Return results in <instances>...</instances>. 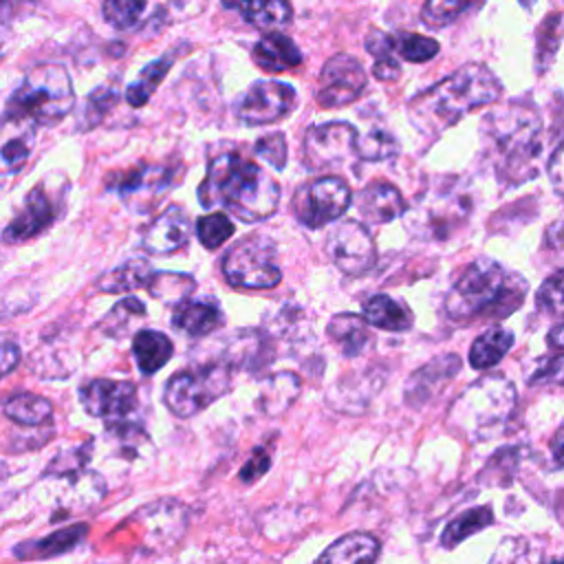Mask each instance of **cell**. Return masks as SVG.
<instances>
[{"instance_id":"obj_44","label":"cell","mask_w":564,"mask_h":564,"mask_svg":"<svg viewBox=\"0 0 564 564\" xmlns=\"http://www.w3.org/2000/svg\"><path fill=\"white\" fill-rule=\"evenodd\" d=\"M535 304L546 315L564 317V271H555L540 284L535 293Z\"/></svg>"},{"instance_id":"obj_22","label":"cell","mask_w":564,"mask_h":564,"mask_svg":"<svg viewBox=\"0 0 564 564\" xmlns=\"http://www.w3.org/2000/svg\"><path fill=\"white\" fill-rule=\"evenodd\" d=\"M253 62L267 73H282L302 62L300 48L284 33L271 31L262 35L253 46Z\"/></svg>"},{"instance_id":"obj_29","label":"cell","mask_w":564,"mask_h":564,"mask_svg":"<svg viewBox=\"0 0 564 564\" xmlns=\"http://www.w3.org/2000/svg\"><path fill=\"white\" fill-rule=\"evenodd\" d=\"M88 527L86 524H73L68 529L53 531L51 535L35 540V542H24L15 549V555L20 560H42V557H55L59 553L70 551L86 538Z\"/></svg>"},{"instance_id":"obj_42","label":"cell","mask_w":564,"mask_h":564,"mask_svg":"<svg viewBox=\"0 0 564 564\" xmlns=\"http://www.w3.org/2000/svg\"><path fill=\"white\" fill-rule=\"evenodd\" d=\"M399 152V141L388 130H368L357 137V156L364 161H386Z\"/></svg>"},{"instance_id":"obj_6","label":"cell","mask_w":564,"mask_h":564,"mask_svg":"<svg viewBox=\"0 0 564 564\" xmlns=\"http://www.w3.org/2000/svg\"><path fill=\"white\" fill-rule=\"evenodd\" d=\"M75 106L70 77L59 64H35L7 101L4 115L44 128L59 123Z\"/></svg>"},{"instance_id":"obj_26","label":"cell","mask_w":564,"mask_h":564,"mask_svg":"<svg viewBox=\"0 0 564 564\" xmlns=\"http://www.w3.org/2000/svg\"><path fill=\"white\" fill-rule=\"evenodd\" d=\"M156 271H152L150 262L145 258H130L121 262L119 267L106 271L97 280V289L101 293H126L134 291L139 286H148Z\"/></svg>"},{"instance_id":"obj_1","label":"cell","mask_w":564,"mask_h":564,"mask_svg":"<svg viewBox=\"0 0 564 564\" xmlns=\"http://www.w3.org/2000/svg\"><path fill=\"white\" fill-rule=\"evenodd\" d=\"M198 200L203 207L223 205L240 220L256 223L278 209L280 185L258 163L238 152H223L212 159L198 187Z\"/></svg>"},{"instance_id":"obj_9","label":"cell","mask_w":564,"mask_h":564,"mask_svg":"<svg viewBox=\"0 0 564 564\" xmlns=\"http://www.w3.org/2000/svg\"><path fill=\"white\" fill-rule=\"evenodd\" d=\"M350 187L339 176H322L302 185L293 196V214L304 227L319 229L350 207Z\"/></svg>"},{"instance_id":"obj_12","label":"cell","mask_w":564,"mask_h":564,"mask_svg":"<svg viewBox=\"0 0 564 564\" xmlns=\"http://www.w3.org/2000/svg\"><path fill=\"white\" fill-rule=\"evenodd\" d=\"M357 130L346 121L311 126L304 134V161L311 170H324L344 163L357 152Z\"/></svg>"},{"instance_id":"obj_15","label":"cell","mask_w":564,"mask_h":564,"mask_svg":"<svg viewBox=\"0 0 564 564\" xmlns=\"http://www.w3.org/2000/svg\"><path fill=\"white\" fill-rule=\"evenodd\" d=\"M57 212L53 205L51 194L44 187V181L37 183L22 203V209L13 216V220L2 229V242L7 245H20L35 236H40L44 229L51 227Z\"/></svg>"},{"instance_id":"obj_54","label":"cell","mask_w":564,"mask_h":564,"mask_svg":"<svg viewBox=\"0 0 564 564\" xmlns=\"http://www.w3.org/2000/svg\"><path fill=\"white\" fill-rule=\"evenodd\" d=\"M546 245L553 249H564V223L551 225V229L546 231Z\"/></svg>"},{"instance_id":"obj_33","label":"cell","mask_w":564,"mask_h":564,"mask_svg":"<svg viewBox=\"0 0 564 564\" xmlns=\"http://www.w3.org/2000/svg\"><path fill=\"white\" fill-rule=\"evenodd\" d=\"M4 414L9 421L26 427H40L48 423L53 414V405L48 399L31 392H20L4 401Z\"/></svg>"},{"instance_id":"obj_35","label":"cell","mask_w":564,"mask_h":564,"mask_svg":"<svg viewBox=\"0 0 564 564\" xmlns=\"http://www.w3.org/2000/svg\"><path fill=\"white\" fill-rule=\"evenodd\" d=\"M366 51L375 57V66L372 73L377 79L383 82H392L401 75V66L394 59V51H397V40L390 37L388 33L372 29L366 37Z\"/></svg>"},{"instance_id":"obj_47","label":"cell","mask_w":564,"mask_h":564,"mask_svg":"<svg viewBox=\"0 0 564 564\" xmlns=\"http://www.w3.org/2000/svg\"><path fill=\"white\" fill-rule=\"evenodd\" d=\"M529 386H564V352L542 359L527 379Z\"/></svg>"},{"instance_id":"obj_16","label":"cell","mask_w":564,"mask_h":564,"mask_svg":"<svg viewBox=\"0 0 564 564\" xmlns=\"http://www.w3.org/2000/svg\"><path fill=\"white\" fill-rule=\"evenodd\" d=\"M174 170L167 165H139L115 178L117 194L137 209H148L172 185Z\"/></svg>"},{"instance_id":"obj_38","label":"cell","mask_w":564,"mask_h":564,"mask_svg":"<svg viewBox=\"0 0 564 564\" xmlns=\"http://www.w3.org/2000/svg\"><path fill=\"white\" fill-rule=\"evenodd\" d=\"M489 564H546L542 560V551L522 535L505 538L494 555L489 557Z\"/></svg>"},{"instance_id":"obj_31","label":"cell","mask_w":564,"mask_h":564,"mask_svg":"<svg viewBox=\"0 0 564 564\" xmlns=\"http://www.w3.org/2000/svg\"><path fill=\"white\" fill-rule=\"evenodd\" d=\"M132 350H134V359H137V366L143 375H154L156 370H161L172 352H174V346L170 341L167 335L159 333V330H139L132 339Z\"/></svg>"},{"instance_id":"obj_32","label":"cell","mask_w":564,"mask_h":564,"mask_svg":"<svg viewBox=\"0 0 564 564\" xmlns=\"http://www.w3.org/2000/svg\"><path fill=\"white\" fill-rule=\"evenodd\" d=\"M511 344H513V335L507 328L491 326L480 337H476V341L471 344L469 364L476 370H487V368L496 366L507 355Z\"/></svg>"},{"instance_id":"obj_48","label":"cell","mask_w":564,"mask_h":564,"mask_svg":"<svg viewBox=\"0 0 564 564\" xmlns=\"http://www.w3.org/2000/svg\"><path fill=\"white\" fill-rule=\"evenodd\" d=\"M256 154L262 161H267L271 167L284 170V165H286V141H284V134L282 132H273V134H267V137L258 139Z\"/></svg>"},{"instance_id":"obj_37","label":"cell","mask_w":564,"mask_h":564,"mask_svg":"<svg viewBox=\"0 0 564 564\" xmlns=\"http://www.w3.org/2000/svg\"><path fill=\"white\" fill-rule=\"evenodd\" d=\"M485 0H427L421 11V20L430 29H441L456 22L467 11L480 7Z\"/></svg>"},{"instance_id":"obj_30","label":"cell","mask_w":564,"mask_h":564,"mask_svg":"<svg viewBox=\"0 0 564 564\" xmlns=\"http://www.w3.org/2000/svg\"><path fill=\"white\" fill-rule=\"evenodd\" d=\"M364 319L381 330H392V333H403L412 326L410 308L383 293L372 295L364 304Z\"/></svg>"},{"instance_id":"obj_41","label":"cell","mask_w":564,"mask_h":564,"mask_svg":"<svg viewBox=\"0 0 564 564\" xmlns=\"http://www.w3.org/2000/svg\"><path fill=\"white\" fill-rule=\"evenodd\" d=\"M234 231L236 225L223 212H209L196 220V236L205 249H218Z\"/></svg>"},{"instance_id":"obj_27","label":"cell","mask_w":564,"mask_h":564,"mask_svg":"<svg viewBox=\"0 0 564 564\" xmlns=\"http://www.w3.org/2000/svg\"><path fill=\"white\" fill-rule=\"evenodd\" d=\"M460 370V359L456 355H443L434 361H430L427 366L419 368L412 379H410V388H408V399L412 403L425 401L430 397L432 390H436L434 386H443L445 381H449L456 372Z\"/></svg>"},{"instance_id":"obj_57","label":"cell","mask_w":564,"mask_h":564,"mask_svg":"<svg viewBox=\"0 0 564 564\" xmlns=\"http://www.w3.org/2000/svg\"><path fill=\"white\" fill-rule=\"evenodd\" d=\"M546 564H564V555H562V557H553V560H549Z\"/></svg>"},{"instance_id":"obj_3","label":"cell","mask_w":564,"mask_h":564,"mask_svg":"<svg viewBox=\"0 0 564 564\" xmlns=\"http://www.w3.org/2000/svg\"><path fill=\"white\" fill-rule=\"evenodd\" d=\"M527 280L491 258L474 260L445 297V313L454 322L507 317L522 306Z\"/></svg>"},{"instance_id":"obj_36","label":"cell","mask_w":564,"mask_h":564,"mask_svg":"<svg viewBox=\"0 0 564 564\" xmlns=\"http://www.w3.org/2000/svg\"><path fill=\"white\" fill-rule=\"evenodd\" d=\"M170 68H172V57L170 55H163V57L150 62L148 66H143V70L137 75V79L126 88V101L132 108L145 106Z\"/></svg>"},{"instance_id":"obj_43","label":"cell","mask_w":564,"mask_h":564,"mask_svg":"<svg viewBox=\"0 0 564 564\" xmlns=\"http://www.w3.org/2000/svg\"><path fill=\"white\" fill-rule=\"evenodd\" d=\"M145 11V0H104V20L115 29H132Z\"/></svg>"},{"instance_id":"obj_18","label":"cell","mask_w":564,"mask_h":564,"mask_svg":"<svg viewBox=\"0 0 564 564\" xmlns=\"http://www.w3.org/2000/svg\"><path fill=\"white\" fill-rule=\"evenodd\" d=\"M35 145V126L9 115L0 117V176L18 172Z\"/></svg>"},{"instance_id":"obj_53","label":"cell","mask_w":564,"mask_h":564,"mask_svg":"<svg viewBox=\"0 0 564 564\" xmlns=\"http://www.w3.org/2000/svg\"><path fill=\"white\" fill-rule=\"evenodd\" d=\"M551 456L557 467H564V421L560 423V427L551 438Z\"/></svg>"},{"instance_id":"obj_13","label":"cell","mask_w":564,"mask_h":564,"mask_svg":"<svg viewBox=\"0 0 564 564\" xmlns=\"http://www.w3.org/2000/svg\"><path fill=\"white\" fill-rule=\"evenodd\" d=\"M366 82V70L352 55H333L322 66L317 82V101L324 108H341L364 93Z\"/></svg>"},{"instance_id":"obj_25","label":"cell","mask_w":564,"mask_h":564,"mask_svg":"<svg viewBox=\"0 0 564 564\" xmlns=\"http://www.w3.org/2000/svg\"><path fill=\"white\" fill-rule=\"evenodd\" d=\"M300 390H302V383H300V377L293 375V372H275L271 377H267L262 381V388H260V408L264 414L269 416H280L284 414L293 401L300 397Z\"/></svg>"},{"instance_id":"obj_14","label":"cell","mask_w":564,"mask_h":564,"mask_svg":"<svg viewBox=\"0 0 564 564\" xmlns=\"http://www.w3.org/2000/svg\"><path fill=\"white\" fill-rule=\"evenodd\" d=\"M79 401L88 414L115 423L123 421L134 410L137 388L130 381L93 379L82 386Z\"/></svg>"},{"instance_id":"obj_56","label":"cell","mask_w":564,"mask_h":564,"mask_svg":"<svg viewBox=\"0 0 564 564\" xmlns=\"http://www.w3.org/2000/svg\"><path fill=\"white\" fill-rule=\"evenodd\" d=\"M518 2H520L524 9H531V7H533L538 0H518Z\"/></svg>"},{"instance_id":"obj_28","label":"cell","mask_w":564,"mask_h":564,"mask_svg":"<svg viewBox=\"0 0 564 564\" xmlns=\"http://www.w3.org/2000/svg\"><path fill=\"white\" fill-rule=\"evenodd\" d=\"M326 333L346 357H357L370 341L368 322L355 313H337L328 322Z\"/></svg>"},{"instance_id":"obj_11","label":"cell","mask_w":564,"mask_h":564,"mask_svg":"<svg viewBox=\"0 0 564 564\" xmlns=\"http://www.w3.org/2000/svg\"><path fill=\"white\" fill-rule=\"evenodd\" d=\"M326 253L346 275H361L377 262V247L370 231L357 220H341L326 238Z\"/></svg>"},{"instance_id":"obj_24","label":"cell","mask_w":564,"mask_h":564,"mask_svg":"<svg viewBox=\"0 0 564 564\" xmlns=\"http://www.w3.org/2000/svg\"><path fill=\"white\" fill-rule=\"evenodd\" d=\"M227 9L238 11L249 24L258 29H275L291 20L289 0H223Z\"/></svg>"},{"instance_id":"obj_34","label":"cell","mask_w":564,"mask_h":564,"mask_svg":"<svg viewBox=\"0 0 564 564\" xmlns=\"http://www.w3.org/2000/svg\"><path fill=\"white\" fill-rule=\"evenodd\" d=\"M494 522V511L489 507H476L467 509L460 516H456L441 533V546L443 549H454L469 535L487 529Z\"/></svg>"},{"instance_id":"obj_45","label":"cell","mask_w":564,"mask_h":564,"mask_svg":"<svg viewBox=\"0 0 564 564\" xmlns=\"http://www.w3.org/2000/svg\"><path fill=\"white\" fill-rule=\"evenodd\" d=\"M145 315V306H143V302L141 300H137V297H126V300H121L119 304H115L112 308H110V313L104 317V322H101V328L110 335V337H119L126 328H128V324L134 319V317H143Z\"/></svg>"},{"instance_id":"obj_19","label":"cell","mask_w":564,"mask_h":564,"mask_svg":"<svg viewBox=\"0 0 564 564\" xmlns=\"http://www.w3.org/2000/svg\"><path fill=\"white\" fill-rule=\"evenodd\" d=\"M463 207H465V200H460L458 196H445V194L425 205L423 203L416 205L412 214V223L414 227L419 225V229H414V234L445 238L449 229L456 225V220L465 218Z\"/></svg>"},{"instance_id":"obj_55","label":"cell","mask_w":564,"mask_h":564,"mask_svg":"<svg viewBox=\"0 0 564 564\" xmlns=\"http://www.w3.org/2000/svg\"><path fill=\"white\" fill-rule=\"evenodd\" d=\"M546 341H549V346H551V348L564 350V322H562V324H557V326H553V328L549 330Z\"/></svg>"},{"instance_id":"obj_20","label":"cell","mask_w":564,"mask_h":564,"mask_svg":"<svg viewBox=\"0 0 564 564\" xmlns=\"http://www.w3.org/2000/svg\"><path fill=\"white\" fill-rule=\"evenodd\" d=\"M359 214L377 225L390 223L405 214V200L401 192L390 183H372L359 192Z\"/></svg>"},{"instance_id":"obj_52","label":"cell","mask_w":564,"mask_h":564,"mask_svg":"<svg viewBox=\"0 0 564 564\" xmlns=\"http://www.w3.org/2000/svg\"><path fill=\"white\" fill-rule=\"evenodd\" d=\"M546 172L553 183V189L564 198V143L551 154L546 163Z\"/></svg>"},{"instance_id":"obj_17","label":"cell","mask_w":564,"mask_h":564,"mask_svg":"<svg viewBox=\"0 0 564 564\" xmlns=\"http://www.w3.org/2000/svg\"><path fill=\"white\" fill-rule=\"evenodd\" d=\"M189 234H192V225H189L187 212L178 205H170L145 227L141 236V247L143 251L154 256L174 253L187 245Z\"/></svg>"},{"instance_id":"obj_5","label":"cell","mask_w":564,"mask_h":564,"mask_svg":"<svg viewBox=\"0 0 564 564\" xmlns=\"http://www.w3.org/2000/svg\"><path fill=\"white\" fill-rule=\"evenodd\" d=\"M518 394L502 375H487L469 383L449 410V423L471 443L496 436L509 421Z\"/></svg>"},{"instance_id":"obj_46","label":"cell","mask_w":564,"mask_h":564,"mask_svg":"<svg viewBox=\"0 0 564 564\" xmlns=\"http://www.w3.org/2000/svg\"><path fill=\"white\" fill-rule=\"evenodd\" d=\"M394 40H397V53L414 64L427 62L438 53V42L419 33H405Z\"/></svg>"},{"instance_id":"obj_39","label":"cell","mask_w":564,"mask_h":564,"mask_svg":"<svg viewBox=\"0 0 564 564\" xmlns=\"http://www.w3.org/2000/svg\"><path fill=\"white\" fill-rule=\"evenodd\" d=\"M196 282L194 278L185 273H172V271H156L154 278L148 284V291L170 304H181L187 300V295L194 291Z\"/></svg>"},{"instance_id":"obj_21","label":"cell","mask_w":564,"mask_h":564,"mask_svg":"<svg viewBox=\"0 0 564 564\" xmlns=\"http://www.w3.org/2000/svg\"><path fill=\"white\" fill-rule=\"evenodd\" d=\"M379 540L370 533H346L335 540L315 564H377L379 557Z\"/></svg>"},{"instance_id":"obj_40","label":"cell","mask_w":564,"mask_h":564,"mask_svg":"<svg viewBox=\"0 0 564 564\" xmlns=\"http://www.w3.org/2000/svg\"><path fill=\"white\" fill-rule=\"evenodd\" d=\"M119 101V88L117 84H104L99 88H95L88 97H86V104L82 108V117L77 121V128L82 130H90L95 128L112 106H117Z\"/></svg>"},{"instance_id":"obj_51","label":"cell","mask_w":564,"mask_h":564,"mask_svg":"<svg viewBox=\"0 0 564 564\" xmlns=\"http://www.w3.org/2000/svg\"><path fill=\"white\" fill-rule=\"evenodd\" d=\"M20 364V346L13 337L0 335V377H7Z\"/></svg>"},{"instance_id":"obj_49","label":"cell","mask_w":564,"mask_h":564,"mask_svg":"<svg viewBox=\"0 0 564 564\" xmlns=\"http://www.w3.org/2000/svg\"><path fill=\"white\" fill-rule=\"evenodd\" d=\"M562 37V24H560V15H551L549 20L542 22V29H540V37H538V59L544 62V59H551L555 48H557V42Z\"/></svg>"},{"instance_id":"obj_2","label":"cell","mask_w":564,"mask_h":564,"mask_svg":"<svg viewBox=\"0 0 564 564\" xmlns=\"http://www.w3.org/2000/svg\"><path fill=\"white\" fill-rule=\"evenodd\" d=\"M502 93L498 77L478 62L465 64L427 90L419 93L410 106L412 123L427 134H438L467 112L494 104Z\"/></svg>"},{"instance_id":"obj_8","label":"cell","mask_w":564,"mask_h":564,"mask_svg":"<svg viewBox=\"0 0 564 564\" xmlns=\"http://www.w3.org/2000/svg\"><path fill=\"white\" fill-rule=\"evenodd\" d=\"M231 383L227 364H209L198 370H181L165 383L163 401L167 410L181 419H189L205 410L214 399L225 394Z\"/></svg>"},{"instance_id":"obj_4","label":"cell","mask_w":564,"mask_h":564,"mask_svg":"<svg viewBox=\"0 0 564 564\" xmlns=\"http://www.w3.org/2000/svg\"><path fill=\"white\" fill-rule=\"evenodd\" d=\"M482 137L498 176L518 185L540 172L544 132L538 115L529 108L507 106L482 121Z\"/></svg>"},{"instance_id":"obj_10","label":"cell","mask_w":564,"mask_h":564,"mask_svg":"<svg viewBox=\"0 0 564 564\" xmlns=\"http://www.w3.org/2000/svg\"><path fill=\"white\" fill-rule=\"evenodd\" d=\"M297 104L293 86L275 79L251 84L236 101V117L245 126H267L286 117Z\"/></svg>"},{"instance_id":"obj_23","label":"cell","mask_w":564,"mask_h":564,"mask_svg":"<svg viewBox=\"0 0 564 564\" xmlns=\"http://www.w3.org/2000/svg\"><path fill=\"white\" fill-rule=\"evenodd\" d=\"M172 324L176 330L187 333L192 337L209 335L223 324V313L214 302L205 300H185L176 304L172 313Z\"/></svg>"},{"instance_id":"obj_58","label":"cell","mask_w":564,"mask_h":564,"mask_svg":"<svg viewBox=\"0 0 564 564\" xmlns=\"http://www.w3.org/2000/svg\"><path fill=\"white\" fill-rule=\"evenodd\" d=\"M4 40H7V37L0 33V55H2V51H4Z\"/></svg>"},{"instance_id":"obj_7","label":"cell","mask_w":564,"mask_h":564,"mask_svg":"<svg viewBox=\"0 0 564 564\" xmlns=\"http://www.w3.org/2000/svg\"><path fill=\"white\" fill-rule=\"evenodd\" d=\"M275 256V245L267 236H245L227 249L223 275L236 289H273L282 280Z\"/></svg>"},{"instance_id":"obj_50","label":"cell","mask_w":564,"mask_h":564,"mask_svg":"<svg viewBox=\"0 0 564 564\" xmlns=\"http://www.w3.org/2000/svg\"><path fill=\"white\" fill-rule=\"evenodd\" d=\"M269 467H271V456H269L262 447H258V449H253L251 458L242 465V469H240V480H242V482H253L256 478H260L262 474H267Z\"/></svg>"}]
</instances>
